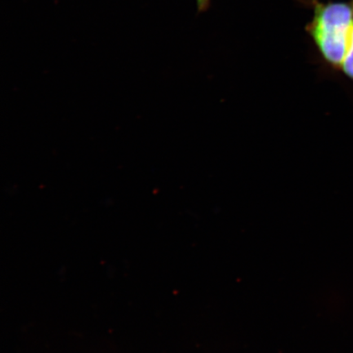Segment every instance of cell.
Wrapping results in <instances>:
<instances>
[{
  "instance_id": "6da1fadb",
  "label": "cell",
  "mask_w": 353,
  "mask_h": 353,
  "mask_svg": "<svg viewBox=\"0 0 353 353\" xmlns=\"http://www.w3.org/2000/svg\"><path fill=\"white\" fill-rule=\"evenodd\" d=\"M314 10L306 30L314 41L322 59L341 70L350 48L353 28V0L322 3L311 0Z\"/></svg>"
},
{
  "instance_id": "7a4b0ae2",
  "label": "cell",
  "mask_w": 353,
  "mask_h": 353,
  "mask_svg": "<svg viewBox=\"0 0 353 353\" xmlns=\"http://www.w3.org/2000/svg\"><path fill=\"white\" fill-rule=\"evenodd\" d=\"M339 72H342L344 76L353 82V28L350 48H348L347 56Z\"/></svg>"
},
{
  "instance_id": "3957f363",
  "label": "cell",
  "mask_w": 353,
  "mask_h": 353,
  "mask_svg": "<svg viewBox=\"0 0 353 353\" xmlns=\"http://www.w3.org/2000/svg\"><path fill=\"white\" fill-rule=\"evenodd\" d=\"M211 0H196L199 12H205L208 10Z\"/></svg>"
}]
</instances>
